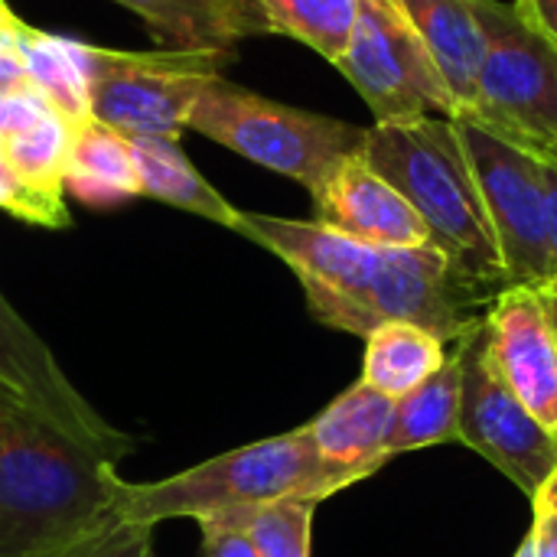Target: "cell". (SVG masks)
I'll use <instances>...</instances> for the list:
<instances>
[{"label": "cell", "mask_w": 557, "mask_h": 557, "mask_svg": "<svg viewBox=\"0 0 557 557\" xmlns=\"http://www.w3.org/2000/svg\"><path fill=\"white\" fill-rule=\"evenodd\" d=\"M271 33L290 36L326 62H336L349 42L359 0H255Z\"/></svg>", "instance_id": "obj_23"}, {"label": "cell", "mask_w": 557, "mask_h": 557, "mask_svg": "<svg viewBox=\"0 0 557 557\" xmlns=\"http://www.w3.org/2000/svg\"><path fill=\"white\" fill-rule=\"evenodd\" d=\"M457 421H460V362L450 349L447 366L395 405L388 460L434 444L457 441Z\"/></svg>", "instance_id": "obj_22"}, {"label": "cell", "mask_w": 557, "mask_h": 557, "mask_svg": "<svg viewBox=\"0 0 557 557\" xmlns=\"http://www.w3.org/2000/svg\"><path fill=\"white\" fill-rule=\"evenodd\" d=\"M317 222L372 248H428L431 235L414 206L359 153L346 157L310 196Z\"/></svg>", "instance_id": "obj_13"}, {"label": "cell", "mask_w": 557, "mask_h": 557, "mask_svg": "<svg viewBox=\"0 0 557 557\" xmlns=\"http://www.w3.org/2000/svg\"><path fill=\"white\" fill-rule=\"evenodd\" d=\"M395 405V398L375 392L359 379L307 424L317 454L343 490L369 480L388 463Z\"/></svg>", "instance_id": "obj_14"}, {"label": "cell", "mask_w": 557, "mask_h": 557, "mask_svg": "<svg viewBox=\"0 0 557 557\" xmlns=\"http://www.w3.org/2000/svg\"><path fill=\"white\" fill-rule=\"evenodd\" d=\"M0 392L101 460L117 463L134 447V441L117 428H111L95 411V405L72 385L52 349L13 310L3 290H0Z\"/></svg>", "instance_id": "obj_11"}, {"label": "cell", "mask_w": 557, "mask_h": 557, "mask_svg": "<svg viewBox=\"0 0 557 557\" xmlns=\"http://www.w3.org/2000/svg\"><path fill=\"white\" fill-rule=\"evenodd\" d=\"M189 127L238 157L300 183L310 196L320 193L333 170L359 153L366 140V127L359 124L264 98L225 75L206 85L193 104Z\"/></svg>", "instance_id": "obj_5"}, {"label": "cell", "mask_w": 557, "mask_h": 557, "mask_svg": "<svg viewBox=\"0 0 557 557\" xmlns=\"http://www.w3.org/2000/svg\"><path fill=\"white\" fill-rule=\"evenodd\" d=\"M72 124L46 104L29 124L0 134V163L23 199V222L42 228H69L65 163Z\"/></svg>", "instance_id": "obj_15"}, {"label": "cell", "mask_w": 557, "mask_h": 557, "mask_svg": "<svg viewBox=\"0 0 557 557\" xmlns=\"http://www.w3.org/2000/svg\"><path fill=\"white\" fill-rule=\"evenodd\" d=\"M88 104L104 127L134 137H176L189 127L193 104L232 52L189 49H104L88 46Z\"/></svg>", "instance_id": "obj_7"}, {"label": "cell", "mask_w": 557, "mask_h": 557, "mask_svg": "<svg viewBox=\"0 0 557 557\" xmlns=\"http://www.w3.org/2000/svg\"><path fill=\"white\" fill-rule=\"evenodd\" d=\"M362 157L421 215L431 245L457 277L486 297L509 287L503 251L454 117H408L366 127Z\"/></svg>", "instance_id": "obj_3"}, {"label": "cell", "mask_w": 557, "mask_h": 557, "mask_svg": "<svg viewBox=\"0 0 557 557\" xmlns=\"http://www.w3.org/2000/svg\"><path fill=\"white\" fill-rule=\"evenodd\" d=\"M545 170V196H548V242H552V264L557 271V160L542 157Z\"/></svg>", "instance_id": "obj_30"}, {"label": "cell", "mask_w": 557, "mask_h": 557, "mask_svg": "<svg viewBox=\"0 0 557 557\" xmlns=\"http://www.w3.org/2000/svg\"><path fill=\"white\" fill-rule=\"evenodd\" d=\"M542 290H545V294H557V271L552 274V281H548V284H545Z\"/></svg>", "instance_id": "obj_35"}, {"label": "cell", "mask_w": 557, "mask_h": 557, "mask_svg": "<svg viewBox=\"0 0 557 557\" xmlns=\"http://www.w3.org/2000/svg\"><path fill=\"white\" fill-rule=\"evenodd\" d=\"M545 294V290H542ZM545 304H548V317H552V326L557 333V294H545Z\"/></svg>", "instance_id": "obj_33"}, {"label": "cell", "mask_w": 557, "mask_h": 557, "mask_svg": "<svg viewBox=\"0 0 557 557\" xmlns=\"http://www.w3.org/2000/svg\"><path fill=\"white\" fill-rule=\"evenodd\" d=\"M202 532V545H199V557H261L255 552L248 532L232 522V519H202L199 522Z\"/></svg>", "instance_id": "obj_27"}, {"label": "cell", "mask_w": 557, "mask_h": 557, "mask_svg": "<svg viewBox=\"0 0 557 557\" xmlns=\"http://www.w3.org/2000/svg\"><path fill=\"white\" fill-rule=\"evenodd\" d=\"M450 359V346L418 326L388 320L375 326L366 336V356H362V382L375 392L401 401L414 388H421L431 375H437Z\"/></svg>", "instance_id": "obj_20"}, {"label": "cell", "mask_w": 557, "mask_h": 557, "mask_svg": "<svg viewBox=\"0 0 557 557\" xmlns=\"http://www.w3.org/2000/svg\"><path fill=\"white\" fill-rule=\"evenodd\" d=\"M101 460L0 392V557H42L108 516L121 490Z\"/></svg>", "instance_id": "obj_2"}, {"label": "cell", "mask_w": 557, "mask_h": 557, "mask_svg": "<svg viewBox=\"0 0 557 557\" xmlns=\"http://www.w3.org/2000/svg\"><path fill=\"white\" fill-rule=\"evenodd\" d=\"M333 65L366 98L375 124L460 114L431 52L392 0H359L349 42Z\"/></svg>", "instance_id": "obj_9"}, {"label": "cell", "mask_w": 557, "mask_h": 557, "mask_svg": "<svg viewBox=\"0 0 557 557\" xmlns=\"http://www.w3.org/2000/svg\"><path fill=\"white\" fill-rule=\"evenodd\" d=\"M137 173H140V196L166 202L173 209L193 212L209 219L222 228L238 225V212L186 157L176 137H134L131 140Z\"/></svg>", "instance_id": "obj_19"}, {"label": "cell", "mask_w": 557, "mask_h": 557, "mask_svg": "<svg viewBox=\"0 0 557 557\" xmlns=\"http://www.w3.org/2000/svg\"><path fill=\"white\" fill-rule=\"evenodd\" d=\"M317 506L320 503L310 496H287V499H277V503H268L238 516H222V519L238 522L261 557H310Z\"/></svg>", "instance_id": "obj_24"}, {"label": "cell", "mask_w": 557, "mask_h": 557, "mask_svg": "<svg viewBox=\"0 0 557 557\" xmlns=\"http://www.w3.org/2000/svg\"><path fill=\"white\" fill-rule=\"evenodd\" d=\"M153 532L157 529L124 522L114 512L75 542L42 557H153Z\"/></svg>", "instance_id": "obj_25"}, {"label": "cell", "mask_w": 557, "mask_h": 557, "mask_svg": "<svg viewBox=\"0 0 557 557\" xmlns=\"http://www.w3.org/2000/svg\"><path fill=\"white\" fill-rule=\"evenodd\" d=\"M529 539L539 557H557V512H535Z\"/></svg>", "instance_id": "obj_29"}, {"label": "cell", "mask_w": 557, "mask_h": 557, "mask_svg": "<svg viewBox=\"0 0 557 557\" xmlns=\"http://www.w3.org/2000/svg\"><path fill=\"white\" fill-rule=\"evenodd\" d=\"M460 362V421L457 441L506 473L529 499L557 470V434L542 428L535 414L496 372L486 333V313L457 343Z\"/></svg>", "instance_id": "obj_8"}, {"label": "cell", "mask_w": 557, "mask_h": 557, "mask_svg": "<svg viewBox=\"0 0 557 557\" xmlns=\"http://www.w3.org/2000/svg\"><path fill=\"white\" fill-rule=\"evenodd\" d=\"M134 10L160 49L232 52L248 36L271 33L255 0H114Z\"/></svg>", "instance_id": "obj_16"}, {"label": "cell", "mask_w": 557, "mask_h": 557, "mask_svg": "<svg viewBox=\"0 0 557 557\" xmlns=\"http://www.w3.org/2000/svg\"><path fill=\"white\" fill-rule=\"evenodd\" d=\"M26 88L33 85L23 59V20L0 0V98Z\"/></svg>", "instance_id": "obj_26"}, {"label": "cell", "mask_w": 557, "mask_h": 557, "mask_svg": "<svg viewBox=\"0 0 557 557\" xmlns=\"http://www.w3.org/2000/svg\"><path fill=\"white\" fill-rule=\"evenodd\" d=\"M457 131L480 183L509 287H545L555 274L548 242V196L542 157L457 114Z\"/></svg>", "instance_id": "obj_10"}, {"label": "cell", "mask_w": 557, "mask_h": 557, "mask_svg": "<svg viewBox=\"0 0 557 557\" xmlns=\"http://www.w3.org/2000/svg\"><path fill=\"white\" fill-rule=\"evenodd\" d=\"M548 157H555V160H557V147H555V150H552V153H548Z\"/></svg>", "instance_id": "obj_36"}, {"label": "cell", "mask_w": 557, "mask_h": 557, "mask_svg": "<svg viewBox=\"0 0 557 557\" xmlns=\"http://www.w3.org/2000/svg\"><path fill=\"white\" fill-rule=\"evenodd\" d=\"M532 509L535 512H557V470L548 476V483L535 493Z\"/></svg>", "instance_id": "obj_32"}, {"label": "cell", "mask_w": 557, "mask_h": 557, "mask_svg": "<svg viewBox=\"0 0 557 557\" xmlns=\"http://www.w3.org/2000/svg\"><path fill=\"white\" fill-rule=\"evenodd\" d=\"M496 372L542 428L557 434V333L542 287L512 284L486 307Z\"/></svg>", "instance_id": "obj_12"}, {"label": "cell", "mask_w": 557, "mask_h": 557, "mask_svg": "<svg viewBox=\"0 0 557 557\" xmlns=\"http://www.w3.org/2000/svg\"><path fill=\"white\" fill-rule=\"evenodd\" d=\"M0 209L23 222V199H20L16 186L10 183V176H7V170H3V163H0Z\"/></svg>", "instance_id": "obj_31"}, {"label": "cell", "mask_w": 557, "mask_h": 557, "mask_svg": "<svg viewBox=\"0 0 557 557\" xmlns=\"http://www.w3.org/2000/svg\"><path fill=\"white\" fill-rule=\"evenodd\" d=\"M23 59L29 85L75 127L91 117L88 59L82 39H65L23 23Z\"/></svg>", "instance_id": "obj_21"}, {"label": "cell", "mask_w": 557, "mask_h": 557, "mask_svg": "<svg viewBox=\"0 0 557 557\" xmlns=\"http://www.w3.org/2000/svg\"><path fill=\"white\" fill-rule=\"evenodd\" d=\"M516 13L557 49V0H516Z\"/></svg>", "instance_id": "obj_28"}, {"label": "cell", "mask_w": 557, "mask_h": 557, "mask_svg": "<svg viewBox=\"0 0 557 557\" xmlns=\"http://www.w3.org/2000/svg\"><path fill=\"white\" fill-rule=\"evenodd\" d=\"M65 193L88 209H114L140 196V173L131 140L88 117L72 127Z\"/></svg>", "instance_id": "obj_18"}, {"label": "cell", "mask_w": 557, "mask_h": 557, "mask_svg": "<svg viewBox=\"0 0 557 557\" xmlns=\"http://www.w3.org/2000/svg\"><path fill=\"white\" fill-rule=\"evenodd\" d=\"M516 557H539L535 555V545H532V539H525V542H522V548L516 552Z\"/></svg>", "instance_id": "obj_34"}, {"label": "cell", "mask_w": 557, "mask_h": 557, "mask_svg": "<svg viewBox=\"0 0 557 557\" xmlns=\"http://www.w3.org/2000/svg\"><path fill=\"white\" fill-rule=\"evenodd\" d=\"M238 235L281 258L317 323L369 336L388 320L418 323L454 346L493 297L470 287L434 248H372L317 219L238 212Z\"/></svg>", "instance_id": "obj_1"}, {"label": "cell", "mask_w": 557, "mask_h": 557, "mask_svg": "<svg viewBox=\"0 0 557 557\" xmlns=\"http://www.w3.org/2000/svg\"><path fill=\"white\" fill-rule=\"evenodd\" d=\"M339 490V480L317 454L313 437L304 424L290 434L219 454L166 480H124L114 499V512L124 522L157 529L170 519L202 522L215 516H238L287 496H310L323 503Z\"/></svg>", "instance_id": "obj_4"}, {"label": "cell", "mask_w": 557, "mask_h": 557, "mask_svg": "<svg viewBox=\"0 0 557 557\" xmlns=\"http://www.w3.org/2000/svg\"><path fill=\"white\" fill-rule=\"evenodd\" d=\"M486 52L470 111L476 124L548 157L557 147V49L545 42L512 3L476 0Z\"/></svg>", "instance_id": "obj_6"}, {"label": "cell", "mask_w": 557, "mask_h": 557, "mask_svg": "<svg viewBox=\"0 0 557 557\" xmlns=\"http://www.w3.org/2000/svg\"><path fill=\"white\" fill-rule=\"evenodd\" d=\"M418 33L434 65L441 69L460 111L476 98V78L486 52V33L476 0H392Z\"/></svg>", "instance_id": "obj_17"}]
</instances>
